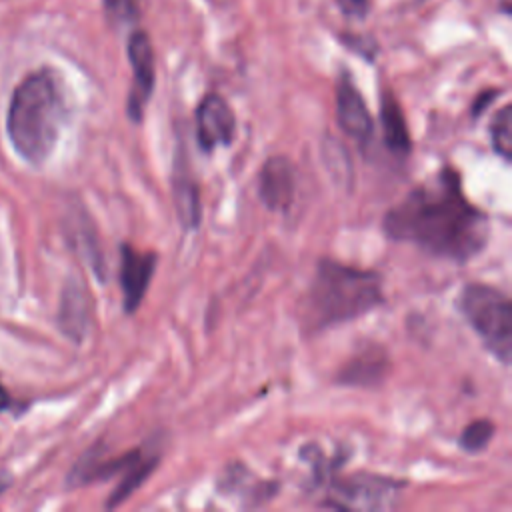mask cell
<instances>
[{
	"mask_svg": "<svg viewBox=\"0 0 512 512\" xmlns=\"http://www.w3.org/2000/svg\"><path fill=\"white\" fill-rule=\"evenodd\" d=\"M66 116L64 96L50 70L28 74L12 92L6 132L26 162L40 166L52 154Z\"/></svg>",
	"mask_w": 512,
	"mask_h": 512,
	"instance_id": "obj_3",
	"label": "cell"
},
{
	"mask_svg": "<svg viewBox=\"0 0 512 512\" xmlns=\"http://www.w3.org/2000/svg\"><path fill=\"white\" fill-rule=\"evenodd\" d=\"M382 228L396 242L460 264L478 256L490 236L488 216L466 198L452 166L412 188L386 212Z\"/></svg>",
	"mask_w": 512,
	"mask_h": 512,
	"instance_id": "obj_1",
	"label": "cell"
},
{
	"mask_svg": "<svg viewBox=\"0 0 512 512\" xmlns=\"http://www.w3.org/2000/svg\"><path fill=\"white\" fill-rule=\"evenodd\" d=\"M172 196H174V210L178 222L184 230H196L202 220V206H200V190L194 180L192 170L188 168L182 154L174 158V172H172Z\"/></svg>",
	"mask_w": 512,
	"mask_h": 512,
	"instance_id": "obj_14",
	"label": "cell"
},
{
	"mask_svg": "<svg viewBox=\"0 0 512 512\" xmlns=\"http://www.w3.org/2000/svg\"><path fill=\"white\" fill-rule=\"evenodd\" d=\"M156 466H158V454L144 452V456L120 476V482L116 484V488L110 492L106 500V508H114L122 504L126 498H130V494L146 482V478L156 470Z\"/></svg>",
	"mask_w": 512,
	"mask_h": 512,
	"instance_id": "obj_16",
	"label": "cell"
},
{
	"mask_svg": "<svg viewBox=\"0 0 512 512\" xmlns=\"http://www.w3.org/2000/svg\"><path fill=\"white\" fill-rule=\"evenodd\" d=\"M128 60L134 72L132 88L126 100V114L132 122H140L144 116V108L154 90V52L146 32L138 30L128 40Z\"/></svg>",
	"mask_w": 512,
	"mask_h": 512,
	"instance_id": "obj_6",
	"label": "cell"
},
{
	"mask_svg": "<svg viewBox=\"0 0 512 512\" xmlns=\"http://www.w3.org/2000/svg\"><path fill=\"white\" fill-rule=\"evenodd\" d=\"M146 450L136 448L118 456L106 458L102 454L100 446H92L70 470L68 474V486H84L90 482L108 480L112 476H122L130 466H134Z\"/></svg>",
	"mask_w": 512,
	"mask_h": 512,
	"instance_id": "obj_11",
	"label": "cell"
},
{
	"mask_svg": "<svg viewBox=\"0 0 512 512\" xmlns=\"http://www.w3.org/2000/svg\"><path fill=\"white\" fill-rule=\"evenodd\" d=\"M490 140H492L494 152L508 162L512 158V108L508 104L500 108L492 118Z\"/></svg>",
	"mask_w": 512,
	"mask_h": 512,
	"instance_id": "obj_18",
	"label": "cell"
},
{
	"mask_svg": "<svg viewBox=\"0 0 512 512\" xmlns=\"http://www.w3.org/2000/svg\"><path fill=\"white\" fill-rule=\"evenodd\" d=\"M106 10L114 16V18H130L134 14V2L132 0H104Z\"/></svg>",
	"mask_w": 512,
	"mask_h": 512,
	"instance_id": "obj_19",
	"label": "cell"
},
{
	"mask_svg": "<svg viewBox=\"0 0 512 512\" xmlns=\"http://www.w3.org/2000/svg\"><path fill=\"white\" fill-rule=\"evenodd\" d=\"M402 488V480L372 472L334 476L326 506L340 510H384L396 504Z\"/></svg>",
	"mask_w": 512,
	"mask_h": 512,
	"instance_id": "obj_5",
	"label": "cell"
},
{
	"mask_svg": "<svg viewBox=\"0 0 512 512\" xmlns=\"http://www.w3.org/2000/svg\"><path fill=\"white\" fill-rule=\"evenodd\" d=\"M382 302L384 290L378 272L322 258L300 304V322L308 334H314L356 320Z\"/></svg>",
	"mask_w": 512,
	"mask_h": 512,
	"instance_id": "obj_2",
	"label": "cell"
},
{
	"mask_svg": "<svg viewBox=\"0 0 512 512\" xmlns=\"http://www.w3.org/2000/svg\"><path fill=\"white\" fill-rule=\"evenodd\" d=\"M380 122L386 148L396 156H406L412 148V140L402 108L390 90H384L380 96Z\"/></svg>",
	"mask_w": 512,
	"mask_h": 512,
	"instance_id": "obj_15",
	"label": "cell"
},
{
	"mask_svg": "<svg viewBox=\"0 0 512 512\" xmlns=\"http://www.w3.org/2000/svg\"><path fill=\"white\" fill-rule=\"evenodd\" d=\"M494 422L488 418H478L472 420L470 424H466L458 436V446L468 452V454H478L482 452L490 440L494 438Z\"/></svg>",
	"mask_w": 512,
	"mask_h": 512,
	"instance_id": "obj_17",
	"label": "cell"
},
{
	"mask_svg": "<svg viewBox=\"0 0 512 512\" xmlns=\"http://www.w3.org/2000/svg\"><path fill=\"white\" fill-rule=\"evenodd\" d=\"M496 94H498V90H488V92H482L478 98H476V102H474V106H472V114L474 116H478V114H482V110L496 98Z\"/></svg>",
	"mask_w": 512,
	"mask_h": 512,
	"instance_id": "obj_21",
	"label": "cell"
},
{
	"mask_svg": "<svg viewBox=\"0 0 512 512\" xmlns=\"http://www.w3.org/2000/svg\"><path fill=\"white\" fill-rule=\"evenodd\" d=\"M390 370L388 354L378 344H368L342 364L336 382L352 388H374L380 386Z\"/></svg>",
	"mask_w": 512,
	"mask_h": 512,
	"instance_id": "obj_12",
	"label": "cell"
},
{
	"mask_svg": "<svg viewBox=\"0 0 512 512\" xmlns=\"http://www.w3.org/2000/svg\"><path fill=\"white\" fill-rule=\"evenodd\" d=\"M456 308L478 334L484 348L494 354L504 366L510 364L512 356V302L510 298L482 282L466 284L458 298Z\"/></svg>",
	"mask_w": 512,
	"mask_h": 512,
	"instance_id": "obj_4",
	"label": "cell"
},
{
	"mask_svg": "<svg viewBox=\"0 0 512 512\" xmlns=\"http://www.w3.org/2000/svg\"><path fill=\"white\" fill-rule=\"evenodd\" d=\"M90 326V298L78 278H70L60 296L58 328L72 342H82Z\"/></svg>",
	"mask_w": 512,
	"mask_h": 512,
	"instance_id": "obj_13",
	"label": "cell"
},
{
	"mask_svg": "<svg viewBox=\"0 0 512 512\" xmlns=\"http://www.w3.org/2000/svg\"><path fill=\"white\" fill-rule=\"evenodd\" d=\"M258 196L272 212H288L296 198V168L286 156H270L258 174Z\"/></svg>",
	"mask_w": 512,
	"mask_h": 512,
	"instance_id": "obj_10",
	"label": "cell"
},
{
	"mask_svg": "<svg viewBox=\"0 0 512 512\" xmlns=\"http://www.w3.org/2000/svg\"><path fill=\"white\" fill-rule=\"evenodd\" d=\"M8 406H10V394H8V390L0 384V412L8 410Z\"/></svg>",
	"mask_w": 512,
	"mask_h": 512,
	"instance_id": "obj_22",
	"label": "cell"
},
{
	"mask_svg": "<svg viewBox=\"0 0 512 512\" xmlns=\"http://www.w3.org/2000/svg\"><path fill=\"white\" fill-rule=\"evenodd\" d=\"M336 122L342 132L364 152L372 140L374 122L360 90L346 74L336 84Z\"/></svg>",
	"mask_w": 512,
	"mask_h": 512,
	"instance_id": "obj_9",
	"label": "cell"
},
{
	"mask_svg": "<svg viewBox=\"0 0 512 512\" xmlns=\"http://www.w3.org/2000/svg\"><path fill=\"white\" fill-rule=\"evenodd\" d=\"M156 266V252L136 250L132 244L120 246V288L126 314H132L140 308L156 272Z\"/></svg>",
	"mask_w": 512,
	"mask_h": 512,
	"instance_id": "obj_8",
	"label": "cell"
},
{
	"mask_svg": "<svg viewBox=\"0 0 512 512\" xmlns=\"http://www.w3.org/2000/svg\"><path fill=\"white\" fill-rule=\"evenodd\" d=\"M236 134V116L230 104L218 96L208 94L196 108V142L202 152L210 154L218 146H230Z\"/></svg>",
	"mask_w": 512,
	"mask_h": 512,
	"instance_id": "obj_7",
	"label": "cell"
},
{
	"mask_svg": "<svg viewBox=\"0 0 512 512\" xmlns=\"http://www.w3.org/2000/svg\"><path fill=\"white\" fill-rule=\"evenodd\" d=\"M10 486V478L8 476H0V494Z\"/></svg>",
	"mask_w": 512,
	"mask_h": 512,
	"instance_id": "obj_23",
	"label": "cell"
},
{
	"mask_svg": "<svg viewBox=\"0 0 512 512\" xmlns=\"http://www.w3.org/2000/svg\"><path fill=\"white\" fill-rule=\"evenodd\" d=\"M344 14L348 16H364L368 10V0H336Z\"/></svg>",
	"mask_w": 512,
	"mask_h": 512,
	"instance_id": "obj_20",
	"label": "cell"
}]
</instances>
